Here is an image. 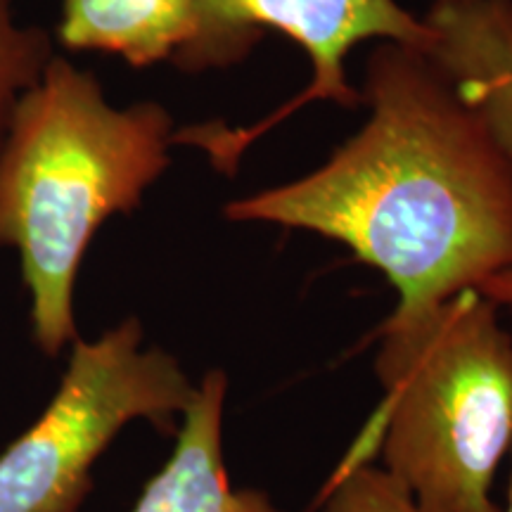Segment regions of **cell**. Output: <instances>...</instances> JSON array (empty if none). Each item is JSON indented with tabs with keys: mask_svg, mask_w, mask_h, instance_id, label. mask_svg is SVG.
Returning <instances> with one entry per match:
<instances>
[{
	"mask_svg": "<svg viewBox=\"0 0 512 512\" xmlns=\"http://www.w3.org/2000/svg\"><path fill=\"white\" fill-rule=\"evenodd\" d=\"M498 512H501V510H498ZM503 512H512V475H510V491H508V508H505Z\"/></svg>",
	"mask_w": 512,
	"mask_h": 512,
	"instance_id": "cell-12",
	"label": "cell"
},
{
	"mask_svg": "<svg viewBox=\"0 0 512 512\" xmlns=\"http://www.w3.org/2000/svg\"><path fill=\"white\" fill-rule=\"evenodd\" d=\"M479 292H482L486 299H491L498 309H505L512 316V266L494 275V278L486 280V283L479 287Z\"/></svg>",
	"mask_w": 512,
	"mask_h": 512,
	"instance_id": "cell-11",
	"label": "cell"
},
{
	"mask_svg": "<svg viewBox=\"0 0 512 512\" xmlns=\"http://www.w3.org/2000/svg\"><path fill=\"white\" fill-rule=\"evenodd\" d=\"M174 117L159 102L114 107L91 72L55 55L0 143V249L19 259L36 349L67 354L76 280L95 233L140 207L169 169Z\"/></svg>",
	"mask_w": 512,
	"mask_h": 512,
	"instance_id": "cell-2",
	"label": "cell"
},
{
	"mask_svg": "<svg viewBox=\"0 0 512 512\" xmlns=\"http://www.w3.org/2000/svg\"><path fill=\"white\" fill-rule=\"evenodd\" d=\"M366 100V126L320 169L226 216L342 242L399 292L394 318L418 316L512 266V169L422 50L382 43Z\"/></svg>",
	"mask_w": 512,
	"mask_h": 512,
	"instance_id": "cell-1",
	"label": "cell"
},
{
	"mask_svg": "<svg viewBox=\"0 0 512 512\" xmlns=\"http://www.w3.org/2000/svg\"><path fill=\"white\" fill-rule=\"evenodd\" d=\"M195 392L176 356L145 347L138 318L74 339L46 411L0 453V512H79L93 465L128 422L174 430Z\"/></svg>",
	"mask_w": 512,
	"mask_h": 512,
	"instance_id": "cell-4",
	"label": "cell"
},
{
	"mask_svg": "<svg viewBox=\"0 0 512 512\" xmlns=\"http://www.w3.org/2000/svg\"><path fill=\"white\" fill-rule=\"evenodd\" d=\"M384 401L344 467L377 446L420 512H498L491 484L512 446V332L463 290L418 316H389L377 354Z\"/></svg>",
	"mask_w": 512,
	"mask_h": 512,
	"instance_id": "cell-3",
	"label": "cell"
},
{
	"mask_svg": "<svg viewBox=\"0 0 512 512\" xmlns=\"http://www.w3.org/2000/svg\"><path fill=\"white\" fill-rule=\"evenodd\" d=\"M55 55L53 36L43 27L19 24L15 0H0V143L17 105Z\"/></svg>",
	"mask_w": 512,
	"mask_h": 512,
	"instance_id": "cell-9",
	"label": "cell"
},
{
	"mask_svg": "<svg viewBox=\"0 0 512 512\" xmlns=\"http://www.w3.org/2000/svg\"><path fill=\"white\" fill-rule=\"evenodd\" d=\"M268 29L297 41L313 67L302 93L261 121L240 131L223 126L176 131V143L200 145L219 171H235L249 143L313 100L356 107L361 93L351 86L344 60L370 38L430 53L434 34L396 0H200L195 34L174 62L181 72L200 74L245 60Z\"/></svg>",
	"mask_w": 512,
	"mask_h": 512,
	"instance_id": "cell-5",
	"label": "cell"
},
{
	"mask_svg": "<svg viewBox=\"0 0 512 512\" xmlns=\"http://www.w3.org/2000/svg\"><path fill=\"white\" fill-rule=\"evenodd\" d=\"M508 10H510V22H512V0H508Z\"/></svg>",
	"mask_w": 512,
	"mask_h": 512,
	"instance_id": "cell-13",
	"label": "cell"
},
{
	"mask_svg": "<svg viewBox=\"0 0 512 512\" xmlns=\"http://www.w3.org/2000/svg\"><path fill=\"white\" fill-rule=\"evenodd\" d=\"M200 0H60L64 50L117 55L131 67L174 62L195 34Z\"/></svg>",
	"mask_w": 512,
	"mask_h": 512,
	"instance_id": "cell-8",
	"label": "cell"
},
{
	"mask_svg": "<svg viewBox=\"0 0 512 512\" xmlns=\"http://www.w3.org/2000/svg\"><path fill=\"white\" fill-rule=\"evenodd\" d=\"M323 512H420L408 494L387 470L366 463L339 470L330 484Z\"/></svg>",
	"mask_w": 512,
	"mask_h": 512,
	"instance_id": "cell-10",
	"label": "cell"
},
{
	"mask_svg": "<svg viewBox=\"0 0 512 512\" xmlns=\"http://www.w3.org/2000/svg\"><path fill=\"white\" fill-rule=\"evenodd\" d=\"M228 377L209 370L181 415L176 446L131 512H283L264 491L233 489L223 463Z\"/></svg>",
	"mask_w": 512,
	"mask_h": 512,
	"instance_id": "cell-7",
	"label": "cell"
},
{
	"mask_svg": "<svg viewBox=\"0 0 512 512\" xmlns=\"http://www.w3.org/2000/svg\"><path fill=\"white\" fill-rule=\"evenodd\" d=\"M427 55L479 114L512 169V22L508 0H434Z\"/></svg>",
	"mask_w": 512,
	"mask_h": 512,
	"instance_id": "cell-6",
	"label": "cell"
}]
</instances>
